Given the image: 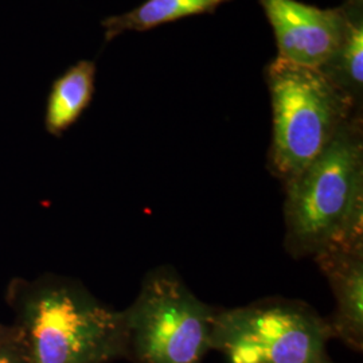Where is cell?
Masks as SVG:
<instances>
[{
  "label": "cell",
  "instance_id": "3957f363",
  "mask_svg": "<svg viewBox=\"0 0 363 363\" xmlns=\"http://www.w3.org/2000/svg\"><path fill=\"white\" fill-rule=\"evenodd\" d=\"M264 77L272 105L268 164L286 184L307 169L362 108L318 69L276 58L265 67Z\"/></svg>",
  "mask_w": 363,
  "mask_h": 363
},
{
  "label": "cell",
  "instance_id": "9c48e42d",
  "mask_svg": "<svg viewBox=\"0 0 363 363\" xmlns=\"http://www.w3.org/2000/svg\"><path fill=\"white\" fill-rule=\"evenodd\" d=\"M228 1L230 0H145L128 13L105 18L101 22L105 42L108 43L127 31L143 33L186 16L213 13Z\"/></svg>",
  "mask_w": 363,
  "mask_h": 363
},
{
  "label": "cell",
  "instance_id": "8fae6325",
  "mask_svg": "<svg viewBox=\"0 0 363 363\" xmlns=\"http://www.w3.org/2000/svg\"><path fill=\"white\" fill-rule=\"evenodd\" d=\"M0 363H26L15 331L13 337L0 343Z\"/></svg>",
  "mask_w": 363,
  "mask_h": 363
},
{
  "label": "cell",
  "instance_id": "8992f818",
  "mask_svg": "<svg viewBox=\"0 0 363 363\" xmlns=\"http://www.w3.org/2000/svg\"><path fill=\"white\" fill-rule=\"evenodd\" d=\"M273 28L277 57L320 70L333 58L347 30L343 6L319 9L298 0H259Z\"/></svg>",
  "mask_w": 363,
  "mask_h": 363
},
{
  "label": "cell",
  "instance_id": "52a82bcc",
  "mask_svg": "<svg viewBox=\"0 0 363 363\" xmlns=\"http://www.w3.org/2000/svg\"><path fill=\"white\" fill-rule=\"evenodd\" d=\"M313 259L335 298V312L328 322L333 337L354 350H362L363 247L327 250Z\"/></svg>",
  "mask_w": 363,
  "mask_h": 363
},
{
  "label": "cell",
  "instance_id": "7a4b0ae2",
  "mask_svg": "<svg viewBox=\"0 0 363 363\" xmlns=\"http://www.w3.org/2000/svg\"><path fill=\"white\" fill-rule=\"evenodd\" d=\"M284 189V245L292 257L363 247L362 112Z\"/></svg>",
  "mask_w": 363,
  "mask_h": 363
},
{
  "label": "cell",
  "instance_id": "6da1fadb",
  "mask_svg": "<svg viewBox=\"0 0 363 363\" xmlns=\"http://www.w3.org/2000/svg\"><path fill=\"white\" fill-rule=\"evenodd\" d=\"M6 300L26 363H111L127 358L124 312L74 279H13Z\"/></svg>",
  "mask_w": 363,
  "mask_h": 363
},
{
  "label": "cell",
  "instance_id": "5b68a950",
  "mask_svg": "<svg viewBox=\"0 0 363 363\" xmlns=\"http://www.w3.org/2000/svg\"><path fill=\"white\" fill-rule=\"evenodd\" d=\"M328 322L306 303L261 300L218 310L211 349L229 363H335L327 352Z\"/></svg>",
  "mask_w": 363,
  "mask_h": 363
},
{
  "label": "cell",
  "instance_id": "4fadbf2b",
  "mask_svg": "<svg viewBox=\"0 0 363 363\" xmlns=\"http://www.w3.org/2000/svg\"><path fill=\"white\" fill-rule=\"evenodd\" d=\"M345 3H349V4L357 6V7H363V0H346Z\"/></svg>",
  "mask_w": 363,
  "mask_h": 363
},
{
  "label": "cell",
  "instance_id": "30bf717a",
  "mask_svg": "<svg viewBox=\"0 0 363 363\" xmlns=\"http://www.w3.org/2000/svg\"><path fill=\"white\" fill-rule=\"evenodd\" d=\"M342 6L349 16L347 30L337 52L320 72L354 104L362 108L363 7L349 3H343Z\"/></svg>",
  "mask_w": 363,
  "mask_h": 363
},
{
  "label": "cell",
  "instance_id": "7c38bea8",
  "mask_svg": "<svg viewBox=\"0 0 363 363\" xmlns=\"http://www.w3.org/2000/svg\"><path fill=\"white\" fill-rule=\"evenodd\" d=\"M13 331L15 330H13V325H4L0 323V343L9 337H13Z\"/></svg>",
  "mask_w": 363,
  "mask_h": 363
},
{
  "label": "cell",
  "instance_id": "ba28073f",
  "mask_svg": "<svg viewBox=\"0 0 363 363\" xmlns=\"http://www.w3.org/2000/svg\"><path fill=\"white\" fill-rule=\"evenodd\" d=\"M96 65L79 61L52 84L45 111V128L52 136H62L88 109L94 94Z\"/></svg>",
  "mask_w": 363,
  "mask_h": 363
},
{
  "label": "cell",
  "instance_id": "277c9868",
  "mask_svg": "<svg viewBox=\"0 0 363 363\" xmlns=\"http://www.w3.org/2000/svg\"><path fill=\"white\" fill-rule=\"evenodd\" d=\"M123 312L127 358L133 363H202L211 350L218 310L196 298L171 267L147 273Z\"/></svg>",
  "mask_w": 363,
  "mask_h": 363
}]
</instances>
